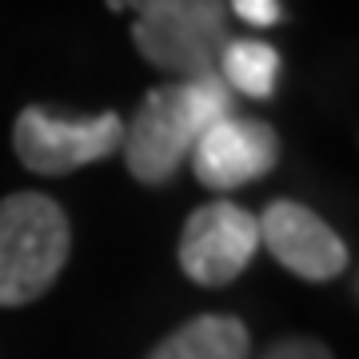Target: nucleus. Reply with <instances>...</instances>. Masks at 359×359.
Masks as SVG:
<instances>
[{
	"label": "nucleus",
	"mask_w": 359,
	"mask_h": 359,
	"mask_svg": "<svg viewBox=\"0 0 359 359\" xmlns=\"http://www.w3.org/2000/svg\"><path fill=\"white\" fill-rule=\"evenodd\" d=\"M231 104H236V92L219 80V72L152 88L120 136V152H124L132 180H140L148 188L168 184L184 168L192 144L212 124L231 116Z\"/></svg>",
	"instance_id": "nucleus-1"
},
{
	"label": "nucleus",
	"mask_w": 359,
	"mask_h": 359,
	"mask_svg": "<svg viewBox=\"0 0 359 359\" xmlns=\"http://www.w3.org/2000/svg\"><path fill=\"white\" fill-rule=\"evenodd\" d=\"M72 252L65 208L44 192L0 200V308H25L48 292Z\"/></svg>",
	"instance_id": "nucleus-2"
},
{
	"label": "nucleus",
	"mask_w": 359,
	"mask_h": 359,
	"mask_svg": "<svg viewBox=\"0 0 359 359\" xmlns=\"http://www.w3.org/2000/svg\"><path fill=\"white\" fill-rule=\"evenodd\" d=\"M228 40V0H164L132 25L136 52L180 80L216 72L219 48Z\"/></svg>",
	"instance_id": "nucleus-3"
},
{
	"label": "nucleus",
	"mask_w": 359,
	"mask_h": 359,
	"mask_svg": "<svg viewBox=\"0 0 359 359\" xmlns=\"http://www.w3.org/2000/svg\"><path fill=\"white\" fill-rule=\"evenodd\" d=\"M120 136H124L120 112L68 116L44 104H28L13 124L16 160L36 176H68L88 164H100L120 152Z\"/></svg>",
	"instance_id": "nucleus-4"
},
{
	"label": "nucleus",
	"mask_w": 359,
	"mask_h": 359,
	"mask_svg": "<svg viewBox=\"0 0 359 359\" xmlns=\"http://www.w3.org/2000/svg\"><path fill=\"white\" fill-rule=\"evenodd\" d=\"M259 252V224L248 208L212 200L196 208L180 231V271L200 287H228Z\"/></svg>",
	"instance_id": "nucleus-5"
},
{
	"label": "nucleus",
	"mask_w": 359,
	"mask_h": 359,
	"mask_svg": "<svg viewBox=\"0 0 359 359\" xmlns=\"http://www.w3.org/2000/svg\"><path fill=\"white\" fill-rule=\"evenodd\" d=\"M259 224V248H268L271 259L287 268L292 276L308 283H327L344 276L347 268V244L323 224L311 208L295 204V200H271L264 208Z\"/></svg>",
	"instance_id": "nucleus-6"
},
{
	"label": "nucleus",
	"mask_w": 359,
	"mask_h": 359,
	"mask_svg": "<svg viewBox=\"0 0 359 359\" xmlns=\"http://www.w3.org/2000/svg\"><path fill=\"white\" fill-rule=\"evenodd\" d=\"M192 172L204 188L231 192L244 188L252 180L268 176L276 160H280V136L268 120H252V116H224L219 124L192 144Z\"/></svg>",
	"instance_id": "nucleus-7"
},
{
	"label": "nucleus",
	"mask_w": 359,
	"mask_h": 359,
	"mask_svg": "<svg viewBox=\"0 0 359 359\" xmlns=\"http://www.w3.org/2000/svg\"><path fill=\"white\" fill-rule=\"evenodd\" d=\"M248 351H252L248 323L236 316L208 311L164 335L144 359H248Z\"/></svg>",
	"instance_id": "nucleus-8"
},
{
	"label": "nucleus",
	"mask_w": 359,
	"mask_h": 359,
	"mask_svg": "<svg viewBox=\"0 0 359 359\" xmlns=\"http://www.w3.org/2000/svg\"><path fill=\"white\" fill-rule=\"evenodd\" d=\"M219 80L228 84L231 92H244V96H256V100H268L276 84H280V52L264 44V40H228L219 48Z\"/></svg>",
	"instance_id": "nucleus-9"
},
{
	"label": "nucleus",
	"mask_w": 359,
	"mask_h": 359,
	"mask_svg": "<svg viewBox=\"0 0 359 359\" xmlns=\"http://www.w3.org/2000/svg\"><path fill=\"white\" fill-rule=\"evenodd\" d=\"M259 359H335L320 339H308V335H292V339H280L271 344Z\"/></svg>",
	"instance_id": "nucleus-10"
},
{
	"label": "nucleus",
	"mask_w": 359,
	"mask_h": 359,
	"mask_svg": "<svg viewBox=\"0 0 359 359\" xmlns=\"http://www.w3.org/2000/svg\"><path fill=\"white\" fill-rule=\"evenodd\" d=\"M231 13L240 16V20H248L252 28H271L283 20V4L280 0H228Z\"/></svg>",
	"instance_id": "nucleus-11"
},
{
	"label": "nucleus",
	"mask_w": 359,
	"mask_h": 359,
	"mask_svg": "<svg viewBox=\"0 0 359 359\" xmlns=\"http://www.w3.org/2000/svg\"><path fill=\"white\" fill-rule=\"evenodd\" d=\"M120 4L140 16V13H148V8H156V4H164V0H112V8H120Z\"/></svg>",
	"instance_id": "nucleus-12"
}]
</instances>
